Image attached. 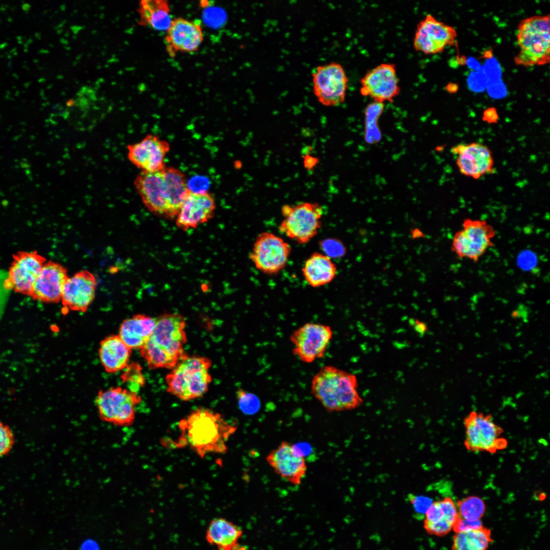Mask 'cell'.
Instances as JSON below:
<instances>
[{
  "label": "cell",
  "mask_w": 550,
  "mask_h": 550,
  "mask_svg": "<svg viewBox=\"0 0 550 550\" xmlns=\"http://www.w3.org/2000/svg\"><path fill=\"white\" fill-rule=\"evenodd\" d=\"M133 184L144 206L154 214L167 218L176 217L189 190L184 174L172 167L141 172Z\"/></svg>",
  "instance_id": "obj_1"
},
{
  "label": "cell",
  "mask_w": 550,
  "mask_h": 550,
  "mask_svg": "<svg viewBox=\"0 0 550 550\" xmlns=\"http://www.w3.org/2000/svg\"><path fill=\"white\" fill-rule=\"evenodd\" d=\"M179 427L182 433L176 445H188L201 457L209 453L226 452V443L237 428L220 414L203 407L192 411L180 421Z\"/></svg>",
  "instance_id": "obj_2"
},
{
  "label": "cell",
  "mask_w": 550,
  "mask_h": 550,
  "mask_svg": "<svg viewBox=\"0 0 550 550\" xmlns=\"http://www.w3.org/2000/svg\"><path fill=\"white\" fill-rule=\"evenodd\" d=\"M356 376L335 366L322 367L313 376L311 393L328 412L350 410L362 403Z\"/></svg>",
  "instance_id": "obj_3"
},
{
  "label": "cell",
  "mask_w": 550,
  "mask_h": 550,
  "mask_svg": "<svg viewBox=\"0 0 550 550\" xmlns=\"http://www.w3.org/2000/svg\"><path fill=\"white\" fill-rule=\"evenodd\" d=\"M211 365L207 358L186 355L167 374V392L185 401L202 397L212 381Z\"/></svg>",
  "instance_id": "obj_4"
},
{
  "label": "cell",
  "mask_w": 550,
  "mask_h": 550,
  "mask_svg": "<svg viewBox=\"0 0 550 550\" xmlns=\"http://www.w3.org/2000/svg\"><path fill=\"white\" fill-rule=\"evenodd\" d=\"M517 42L519 52L514 58L517 65H543L550 61V15H533L518 24Z\"/></svg>",
  "instance_id": "obj_5"
},
{
  "label": "cell",
  "mask_w": 550,
  "mask_h": 550,
  "mask_svg": "<svg viewBox=\"0 0 550 550\" xmlns=\"http://www.w3.org/2000/svg\"><path fill=\"white\" fill-rule=\"evenodd\" d=\"M283 219L280 231L299 244L307 243L321 229L323 214L322 207L317 203L301 202L281 208Z\"/></svg>",
  "instance_id": "obj_6"
},
{
  "label": "cell",
  "mask_w": 550,
  "mask_h": 550,
  "mask_svg": "<svg viewBox=\"0 0 550 550\" xmlns=\"http://www.w3.org/2000/svg\"><path fill=\"white\" fill-rule=\"evenodd\" d=\"M496 231L485 220L466 218L453 235L451 249L459 259L477 262L493 246Z\"/></svg>",
  "instance_id": "obj_7"
},
{
  "label": "cell",
  "mask_w": 550,
  "mask_h": 550,
  "mask_svg": "<svg viewBox=\"0 0 550 550\" xmlns=\"http://www.w3.org/2000/svg\"><path fill=\"white\" fill-rule=\"evenodd\" d=\"M463 424L464 445L468 451L494 453L507 446V441L501 437L503 429L496 424L491 415L473 411L464 418Z\"/></svg>",
  "instance_id": "obj_8"
},
{
  "label": "cell",
  "mask_w": 550,
  "mask_h": 550,
  "mask_svg": "<svg viewBox=\"0 0 550 550\" xmlns=\"http://www.w3.org/2000/svg\"><path fill=\"white\" fill-rule=\"evenodd\" d=\"M141 399L136 392L121 387L100 391L95 400L99 416L106 422L127 426L133 422Z\"/></svg>",
  "instance_id": "obj_9"
},
{
  "label": "cell",
  "mask_w": 550,
  "mask_h": 550,
  "mask_svg": "<svg viewBox=\"0 0 550 550\" xmlns=\"http://www.w3.org/2000/svg\"><path fill=\"white\" fill-rule=\"evenodd\" d=\"M291 253L290 245L282 238L263 232L256 237L249 258L257 270L274 275L285 267Z\"/></svg>",
  "instance_id": "obj_10"
},
{
  "label": "cell",
  "mask_w": 550,
  "mask_h": 550,
  "mask_svg": "<svg viewBox=\"0 0 550 550\" xmlns=\"http://www.w3.org/2000/svg\"><path fill=\"white\" fill-rule=\"evenodd\" d=\"M313 90L318 101L325 106H334L345 99L348 78L343 66L331 62L316 67L312 74Z\"/></svg>",
  "instance_id": "obj_11"
},
{
  "label": "cell",
  "mask_w": 550,
  "mask_h": 550,
  "mask_svg": "<svg viewBox=\"0 0 550 550\" xmlns=\"http://www.w3.org/2000/svg\"><path fill=\"white\" fill-rule=\"evenodd\" d=\"M185 327V319L181 314H163L156 319L154 328L147 341L179 361L187 355L183 349L187 341Z\"/></svg>",
  "instance_id": "obj_12"
},
{
  "label": "cell",
  "mask_w": 550,
  "mask_h": 550,
  "mask_svg": "<svg viewBox=\"0 0 550 550\" xmlns=\"http://www.w3.org/2000/svg\"><path fill=\"white\" fill-rule=\"evenodd\" d=\"M333 336V329L328 325L306 323L289 337L293 346V354L305 363H312L324 355Z\"/></svg>",
  "instance_id": "obj_13"
},
{
  "label": "cell",
  "mask_w": 550,
  "mask_h": 550,
  "mask_svg": "<svg viewBox=\"0 0 550 550\" xmlns=\"http://www.w3.org/2000/svg\"><path fill=\"white\" fill-rule=\"evenodd\" d=\"M457 37L455 29L427 14L417 24L413 39L415 49L425 54L442 52L453 45Z\"/></svg>",
  "instance_id": "obj_14"
},
{
  "label": "cell",
  "mask_w": 550,
  "mask_h": 550,
  "mask_svg": "<svg viewBox=\"0 0 550 550\" xmlns=\"http://www.w3.org/2000/svg\"><path fill=\"white\" fill-rule=\"evenodd\" d=\"M360 93L374 102H392L400 92L396 66L380 64L368 71L360 80Z\"/></svg>",
  "instance_id": "obj_15"
},
{
  "label": "cell",
  "mask_w": 550,
  "mask_h": 550,
  "mask_svg": "<svg viewBox=\"0 0 550 550\" xmlns=\"http://www.w3.org/2000/svg\"><path fill=\"white\" fill-rule=\"evenodd\" d=\"M170 150L167 141L158 135L149 134L127 146V157L141 172H153L166 167L165 158Z\"/></svg>",
  "instance_id": "obj_16"
},
{
  "label": "cell",
  "mask_w": 550,
  "mask_h": 550,
  "mask_svg": "<svg viewBox=\"0 0 550 550\" xmlns=\"http://www.w3.org/2000/svg\"><path fill=\"white\" fill-rule=\"evenodd\" d=\"M204 40L202 25L197 21L182 17L172 19L166 30L164 43L171 58L178 53H193L197 51Z\"/></svg>",
  "instance_id": "obj_17"
},
{
  "label": "cell",
  "mask_w": 550,
  "mask_h": 550,
  "mask_svg": "<svg viewBox=\"0 0 550 550\" xmlns=\"http://www.w3.org/2000/svg\"><path fill=\"white\" fill-rule=\"evenodd\" d=\"M460 173L468 177L478 179L494 172V159L489 148L477 143H460L452 147Z\"/></svg>",
  "instance_id": "obj_18"
},
{
  "label": "cell",
  "mask_w": 550,
  "mask_h": 550,
  "mask_svg": "<svg viewBox=\"0 0 550 550\" xmlns=\"http://www.w3.org/2000/svg\"><path fill=\"white\" fill-rule=\"evenodd\" d=\"M215 208V201L210 193L189 189L176 216V224L184 231L196 228L212 218Z\"/></svg>",
  "instance_id": "obj_19"
},
{
  "label": "cell",
  "mask_w": 550,
  "mask_h": 550,
  "mask_svg": "<svg viewBox=\"0 0 550 550\" xmlns=\"http://www.w3.org/2000/svg\"><path fill=\"white\" fill-rule=\"evenodd\" d=\"M97 286L95 276L87 270L79 271L68 277L61 299L64 308L71 311L86 312L95 298Z\"/></svg>",
  "instance_id": "obj_20"
},
{
  "label": "cell",
  "mask_w": 550,
  "mask_h": 550,
  "mask_svg": "<svg viewBox=\"0 0 550 550\" xmlns=\"http://www.w3.org/2000/svg\"><path fill=\"white\" fill-rule=\"evenodd\" d=\"M266 461L274 472L292 484L300 485L308 468L305 458L295 455L292 444L282 442L266 456Z\"/></svg>",
  "instance_id": "obj_21"
},
{
  "label": "cell",
  "mask_w": 550,
  "mask_h": 550,
  "mask_svg": "<svg viewBox=\"0 0 550 550\" xmlns=\"http://www.w3.org/2000/svg\"><path fill=\"white\" fill-rule=\"evenodd\" d=\"M44 264V259L35 253H22L17 255L5 280L7 287L17 292L30 294Z\"/></svg>",
  "instance_id": "obj_22"
},
{
  "label": "cell",
  "mask_w": 550,
  "mask_h": 550,
  "mask_svg": "<svg viewBox=\"0 0 550 550\" xmlns=\"http://www.w3.org/2000/svg\"><path fill=\"white\" fill-rule=\"evenodd\" d=\"M68 278L66 268L60 264L45 263L31 292L35 299L45 302L61 301L63 288Z\"/></svg>",
  "instance_id": "obj_23"
},
{
  "label": "cell",
  "mask_w": 550,
  "mask_h": 550,
  "mask_svg": "<svg viewBox=\"0 0 550 550\" xmlns=\"http://www.w3.org/2000/svg\"><path fill=\"white\" fill-rule=\"evenodd\" d=\"M425 516L424 528L427 533L442 536L452 530L459 514L453 500L446 497L433 502Z\"/></svg>",
  "instance_id": "obj_24"
},
{
  "label": "cell",
  "mask_w": 550,
  "mask_h": 550,
  "mask_svg": "<svg viewBox=\"0 0 550 550\" xmlns=\"http://www.w3.org/2000/svg\"><path fill=\"white\" fill-rule=\"evenodd\" d=\"M243 534L238 526L224 518L213 519L206 532L207 542L217 550H245L239 544Z\"/></svg>",
  "instance_id": "obj_25"
},
{
  "label": "cell",
  "mask_w": 550,
  "mask_h": 550,
  "mask_svg": "<svg viewBox=\"0 0 550 550\" xmlns=\"http://www.w3.org/2000/svg\"><path fill=\"white\" fill-rule=\"evenodd\" d=\"M301 271L306 282L313 288L330 283L337 273L336 265L332 259L319 252L312 253L306 260Z\"/></svg>",
  "instance_id": "obj_26"
},
{
  "label": "cell",
  "mask_w": 550,
  "mask_h": 550,
  "mask_svg": "<svg viewBox=\"0 0 550 550\" xmlns=\"http://www.w3.org/2000/svg\"><path fill=\"white\" fill-rule=\"evenodd\" d=\"M131 351L119 335H111L100 342L99 356L105 370L114 373L127 366Z\"/></svg>",
  "instance_id": "obj_27"
},
{
  "label": "cell",
  "mask_w": 550,
  "mask_h": 550,
  "mask_svg": "<svg viewBox=\"0 0 550 550\" xmlns=\"http://www.w3.org/2000/svg\"><path fill=\"white\" fill-rule=\"evenodd\" d=\"M156 319L136 314L125 319L119 328V336L130 349H140L151 336Z\"/></svg>",
  "instance_id": "obj_28"
},
{
  "label": "cell",
  "mask_w": 550,
  "mask_h": 550,
  "mask_svg": "<svg viewBox=\"0 0 550 550\" xmlns=\"http://www.w3.org/2000/svg\"><path fill=\"white\" fill-rule=\"evenodd\" d=\"M141 22L155 30L166 31L172 19L167 0H144L140 4Z\"/></svg>",
  "instance_id": "obj_29"
},
{
  "label": "cell",
  "mask_w": 550,
  "mask_h": 550,
  "mask_svg": "<svg viewBox=\"0 0 550 550\" xmlns=\"http://www.w3.org/2000/svg\"><path fill=\"white\" fill-rule=\"evenodd\" d=\"M490 529L483 526L472 531L455 533L452 550H487L492 542Z\"/></svg>",
  "instance_id": "obj_30"
},
{
  "label": "cell",
  "mask_w": 550,
  "mask_h": 550,
  "mask_svg": "<svg viewBox=\"0 0 550 550\" xmlns=\"http://www.w3.org/2000/svg\"><path fill=\"white\" fill-rule=\"evenodd\" d=\"M456 505L459 516L470 521L481 520L486 510L483 500L475 496L462 498L457 502Z\"/></svg>",
  "instance_id": "obj_31"
},
{
  "label": "cell",
  "mask_w": 550,
  "mask_h": 550,
  "mask_svg": "<svg viewBox=\"0 0 550 550\" xmlns=\"http://www.w3.org/2000/svg\"><path fill=\"white\" fill-rule=\"evenodd\" d=\"M236 395L238 407L243 414L253 415L260 410L261 402L256 395L240 388Z\"/></svg>",
  "instance_id": "obj_32"
},
{
  "label": "cell",
  "mask_w": 550,
  "mask_h": 550,
  "mask_svg": "<svg viewBox=\"0 0 550 550\" xmlns=\"http://www.w3.org/2000/svg\"><path fill=\"white\" fill-rule=\"evenodd\" d=\"M124 369L125 371L122 375V380L127 382L130 386L131 388L129 390L136 392L145 383L141 366L138 363H133L128 364Z\"/></svg>",
  "instance_id": "obj_33"
},
{
  "label": "cell",
  "mask_w": 550,
  "mask_h": 550,
  "mask_svg": "<svg viewBox=\"0 0 550 550\" xmlns=\"http://www.w3.org/2000/svg\"><path fill=\"white\" fill-rule=\"evenodd\" d=\"M14 441V436L10 428L0 421V458L11 451Z\"/></svg>",
  "instance_id": "obj_34"
},
{
  "label": "cell",
  "mask_w": 550,
  "mask_h": 550,
  "mask_svg": "<svg viewBox=\"0 0 550 550\" xmlns=\"http://www.w3.org/2000/svg\"><path fill=\"white\" fill-rule=\"evenodd\" d=\"M325 255L332 257H342L345 253V248L340 241L334 239L324 240L320 244Z\"/></svg>",
  "instance_id": "obj_35"
},
{
  "label": "cell",
  "mask_w": 550,
  "mask_h": 550,
  "mask_svg": "<svg viewBox=\"0 0 550 550\" xmlns=\"http://www.w3.org/2000/svg\"><path fill=\"white\" fill-rule=\"evenodd\" d=\"M409 500L418 514L425 515L433 503L432 500L426 496L410 494Z\"/></svg>",
  "instance_id": "obj_36"
},
{
  "label": "cell",
  "mask_w": 550,
  "mask_h": 550,
  "mask_svg": "<svg viewBox=\"0 0 550 550\" xmlns=\"http://www.w3.org/2000/svg\"><path fill=\"white\" fill-rule=\"evenodd\" d=\"M481 520L470 521L459 516L453 525L452 530L455 533L465 532L478 529L483 527Z\"/></svg>",
  "instance_id": "obj_37"
},
{
  "label": "cell",
  "mask_w": 550,
  "mask_h": 550,
  "mask_svg": "<svg viewBox=\"0 0 550 550\" xmlns=\"http://www.w3.org/2000/svg\"><path fill=\"white\" fill-rule=\"evenodd\" d=\"M292 450L295 455L305 458L311 452V447L308 444L300 443L292 444Z\"/></svg>",
  "instance_id": "obj_38"
},
{
  "label": "cell",
  "mask_w": 550,
  "mask_h": 550,
  "mask_svg": "<svg viewBox=\"0 0 550 550\" xmlns=\"http://www.w3.org/2000/svg\"><path fill=\"white\" fill-rule=\"evenodd\" d=\"M482 119L488 124L497 123L499 115L497 110L493 107H489L485 109L483 113Z\"/></svg>",
  "instance_id": "obj_39"
},
{
  "label": "cell",
  "mask_w": 550,
  "mask_h": 550,
  "mask_svg": "<svg viewBox=\"0 0 550 550\" xmlns=\"http://www.w3.org/2000/svg\"><path fill=\"white\" fill-rule=\"evenodd\" d=\"M302 157L304 158V167L308 171L313 170L319 162V159L317 157L309 154H305Z\"/></svg>",
  "instance_id": "obj_40"
},
{
  "label": "cell",
  "mask_w": 550,
  "mask_h": 550,
  "mask_svg": "<svg viewBox=\"0 0 550 550\" xmlns=\"http://www.w3.org/2000/svg\"><path fill=\"white\" fill-rule=\"evenodd\" d=\"M414 330L419 334L423 335L428 331V326L426 323L418 319L413 322Z\"/></svg>",
  "instance_id": "obj_41"
},
{
  "label": "cell",
  "mask_w": 550,
  "mask_h": 550,
  "mask_svg": "<svg viewBox=\"0 0 550 550\" xmlns=\"http://www.w3.org/2000/svg\"><path fill=\"white\" fill-rule=\"evenodd\" d=\"M85 550H97V548L96 546H94L92 543L90 542H89V543H88L87 544L86 543L85 546Z\"/></svg>",
  "instance_id": "obj_42"
},
{
  "label": "cell",
  "mask_w": 550,
  "mask_h": 550,
  "mask_svg": "<svg viewBox=\"0 0 550 550\" xmlns=\"http://www.w3.org/2000/svg\"><path fill=\"white\" fill-rule=\"evenodd\" d=\"M31 7V6L29 4H23L22 5V8L24 11H28Z\"/></svg>",
  "instance_id": "obj_43"
},
{
  "label": "cell",
  "mask_w": 550,
  "mask_h": 550,
  "mask_svg": "<svg viewBox=\"0 0 550 550\" xmlns=\"http://www.w3.org/2000/svg\"><path fill=\"white\" fill-rule=\"evenodd\" d=\"M8 45L7 42H5L0 45V49H4Z\"/></svg>",
  "instance_id": "obj_44"
},
{
  "label": "cell",
  "mask_w": 550,
  "mask_h": 550,
  "mask_svg": "<svg viewBox=\"0 0 550 550\" xmlns=\"http://www.w3.org/2000/svg\"><path fill=\"white\" fill-rule=\"evenodd\" d=\"M31 83V82H25L23 85L24 87H25V88H28L29 87V86L30 85Z\"/></svg>",
  "instance_id": "obj_45"
},
{
  "label": "cell",
  "mask_w": 550,
  "mask_h": 550,
  "mask_svg": "<svg viewBox=\"0 0 550 550\" xmlns=\"http://www.w3.org/2000/svg\"><path fill=\"white\" fill-rule=\"evenodd\" d=\"M6 8L5 7V6H4L3 5V6H2V7H1V8H0V10H1L2 11H3L4 10L5 11V10H6Z\"/></svg>",
  "instance_id": "obj_46"
},
{
  "label": "cell",
  "mask_w": 550,
  "mask_h": 550,
  "mask_svg": "<svg viewBox=\"0 0 550 550\" xmlns=\"http://www.w3.org/2000/svg\"><path fill=\"white\" fill-rule=\"evenodd\" d=\"M13 76L14 77V78H16V79H18V78H19V76H18V75H17V74L16 73H14V74H13Z\"/></svg>",
  "instance_id": "obj_47"
},
{
  "label": "cell",
  "mask_w": 550,
  "mask_h": 550,
  "mask_svg": "<svg viewBox=\"0 0 550 550\" xmlns=\"http://www.w3.org/2000/svg\"><path fill=\"white\" fill-rule=\"evenodd\" d=\"M7 19H8V21L9 22H12V21H13V19H12V18L11 17H8L7 18Z\"/></svg>",
  "instance_id": "obj_48"
},
{
  "label": "cell",
  "mask_w": 550,
  "mask_h": 550,
  "mask_svg": "<svg viewBox=\"0 0 550 550\" xmlns=\"http://www.w3.org/2000/svg\"><path fill=\"white\" fill-rule=\"evenodd\" d=\"M16 48H14L12 49L11 50H10V52H13V53L15 52L14 51H16Z\"/></svg>",
  "instance_id": "obj_49"
},
{
  "label": "cell",
  "mask_w": 550,
  "mask_h": 550,
  "mask_svg": "<svg viewBox=\"0 0 550 550\" xmlns=\"http://www.w3.org/2000/svg\"><path fill=\"white\" fill-rule=\"evenodd\" d=\"M15 95H18L19 94V91H16V92L15 93Z\"/></svg>",
  "instance_id": "obj_50"
},
{
  "label": "cell",
  "mask_w": 550,
  "mask_h": 550,
  "mask_svg": "<svg viewBox=\"0 0 550 550\" xmlns=\"http://www.w3.org/2000/svg\"><path fill=\"white\" fill-rule=\"evenodd\" d=\"M38 62V60H36V59H34L33 60V62L34 63H37Z\"/></svg>",
  "instance_id": "obj_51"
},
{
  "label": "cell",
  "mask_w": 550,
  "mask_h": 550,
  "mask_svg": "<svg viewBox=\"0 0 550 550\" xmlns=\"http://www.w3.org/2000/svg\"><path fill=\"white\" fill-rule=\"evenodd\" d=\"M7 58H9V59H11L12 58V56L11 55H10V54H8L7 56Z\"/></svg>",
  "instance_id": "obj_52"
}]
</instances>
